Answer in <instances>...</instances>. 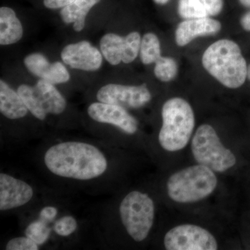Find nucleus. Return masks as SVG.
<instances>
[{
  "label": "nucleus",
  "mask_w": 250,
  "mask_h": 250,
  "mask_svg": "<svg viewBox=\"0 0 250 250\" xmlns=\"http://www.w3.org/2000/svg\"><path fill=\"white\" fill-rule=\"evenodd\" d=\"M154 1L156 4L164 5L167 4L170 0H154Z\"/></svg>",
  "instance_id": "c756f323"
},
{
  "label": "nucleus",
  "mask_w": 250,
  "mask_h": 250,
  "mask_svg": "<svg viewBox=\"0 0 250 250\" xmlns=\"http://www.w3.org/2000/svg\"><path fill=\"white\" fill-rule=\"evenodd\" d=\"M17 92L31 114L40 121L48 114H61L66 107L65 98L54 84L41 79L34 86L20 85Z\"/></svg>",
  "instance_id": "0eeeda50"
},
{
  "label": "nucleus",
  "mask_w": 250,
  "mask_h": 250,
  "mask_svg": "<svg viewBox=\"0 0 250 250\" xmlns=\"http://www.w3.org/2000/svg\"><path fill=\"white\" fill-rule=\"evenodd\" d=\"M217 184L218 179L213 170L202 165L192 166L170 177L167 194L174 202L192 203L209 196Z\"/></svg>",
  "instance_id": "20e7f679"
},
{
  "label": "nucleus",
  "mask_w": 250,
  "mask_h": 250,
  "mask_svg": "<svg viewBox=\"0 0 250 250\" xmlns=\"http://www.w3.org/2000/svg\"><path fill=\"white\" fill-rule=\"evenodd\" d=\"M6 250H38L39 245L30 238L26 237H17L8 242Z\"/></svg>",
  "instance_id": "b1692460"
},
{
  "label": "nucleus",
  "mask_w": 250,
  "mask_h": 250,
  "mask_svg": "<svg viewBox=\"0 0 250 250\" xmlns=\"http://www.w3.org/2000/svg\"><path fill=\"white\" fill-rule=\"evenodd\" d=\"M24 64L31 73L52 84L66 83L70 80V73L62 62H50L42 54H29L24 58Z\"/></svg>",
  "instance_id": "4468645a"
},
{
  "label": "nucleus",
  "mask_w": 250,
  "mask_h": 250,
  "mask_svg": "<svg viewBox=\"0 0 250 250\" xmlns=\"http://www.w3.org/2000/svg\"><path fill=\"white\" fill-rule=\"evenodd\" d=\"M34 195L30 185L5 173L0 174V210H7L22 207Z\"/></svg>",
  "instance_id": "ddd939ff"
},
{
  "label": "nucleus",
  "mask_w": 250,
  "mask_h": 250,
  "mask_svg": "<svg viewBox=\"0 0 250 250\" xmlns=\"http://www.w3.org/2000/svg\"><path fill=\"white\" fill-rule=\"evenodd\" d=\"M241 23L245 30L250 31V11L242 17Z\"/></svg>",
  "instance_id": "cd10ccee"
},
{
  "label": "nucleus",
  "mask_w": 250,
  "mask_h": 250,
  "mask_svg": "<svg viewBox=\"0 0 250 250\" xmlns=\"http://www.w3.org/2000/svg\"><path fill=\"white\" fill-rule=\"evenodd\" d=\"M51 230L43 220L34 222L27 227L25 235L36 244L42 245L48 239Z\"/></svg>",
  "instance_id": "4be33fe9"
},
{
  "label": "nucleus",
  "mask_w": 250,
  "mask_h": 250,
  "mask_svg": "<svg viewBox=\"0 0 250 250\" xmlns=\"http://www.w3.org/2000/svg\"><path fill=\"white\" fill-rule=\"evenodd\" d=\"M88 116L98 123L118 126L128 134H134L138 130V122L124 107L118 105L95 103L88 108Z\"/></svg>",
  "instance_id": "f8f14e48"
},
{
  "label": "nucleus",
  "mask_w": 250,
  "mask_h": 250,
  "mask_svg": "<svg viewBox=\"0 0 250 250\" xmlns=\"http://www.w3.org/2000/svg\"><path fill=\"white\" fill-rule=\"evenodd\" d=\"M155 62L154 72L158 80L168 82L177 76L178 67L173 59L161 57Z\"/></svg>",
  "instance_id": "412c9836"
},
{
  "label": "nucleus",
  "mask_w": 250,
  "mask_h": 250,
  "mask_svg": "<svg viewBox=\"0 0 250 250\" xmlns=\"http://www.w3.org/2000/svg\"><path fill=\"white\" fill-rule=\"evenodd\" d=\"M202 65L212 77L229 88H238L247 79L248 65L239 46L228 39L210 45L203 54Z\"/></svg>",
  "instance_id": "f03ea898"
},
{
  "label": "nucleus",
  "mask_w": 250,
  "mask_h": 250,
  "mask_svg": "<svg viewBox=\"0 0 250 250\" xmlns=\"http://www.w3.org/2000/svg\"><path fill=\"white\" fill-rule=\"evenodd\" d=\"M100 0H75L72 4L62 8L60 15L62 21L66 24L74 23L73 29L77 32L83 30L85 18L90 10Z\"/></svg>",
  "instance_id": "a211bd4d"
},
{
  "label": "nucleus",
  "mask_w": 250,
  "mask_h": 250,
  "mask_svg": "<svg viewBox=\"0 0 250 250\" xmlns=\"http://www.w3.org/2000/svg\"><path fill=\"white\" fill-rule=\"evenodd\" d=\"M77 228L76 220L73 217L67 215L56 222L54 229L59 236H68L75 232Z\"/></svg>",
  "instance_id": "5701e85b"
},
{
  "label": "nucleus",
  "mask_w": 250,
  "mask_h": 250,
  "mask_svg": "<svg viewBox=\"0 0 250 250\" xmlns=\"http://www.w3.org/2000/svg\"><path fill=\"white\" fill-rule=\"evenodd\" d=\"M46 167L59 177L90 180L100 177L107 169L103 153L92 145L65 142L52 146L46 152Z\"/></svg>",
  "instance_id": "f257e3e1"
},
{
  "label": "nucleus",
  "mask_w": 250,
  "mask_h": 250,
  "mask_svg": "<svg viewBox=\"0 0 250 250\" xmlns=\"http://www.w3.org/2000/svg\"><path fill=\"white\" fill-rule=\"evenodd\" d=\"M57 215V209L55 207H47L41 211V218L43 221H52Z\"/></svg>",
  "instance_id": "bb28decb"
},
{
  "label": "nucleus",
  "mask_w": 250,
  "mask_h": 250,
  "mask_svg": "<svg viewBox=\"0 0 250 250\" xmlns=\"http://www.w3.org/2000/svg\"><path fill=\"white\" fill-rule=\"evenodd\" d=\"M75 1V0H43V4L47 9H62Z\"/></svg>",
  "instance_id": "a878e982"
},
{
  "label": "nucleus",
  "mask_w": 250,
  "mask_h": 250,
  "mask_svg": "<svg viewBox=\"0 0 250 250\" xmlns=\"http://www.w3.org/2000/svg\"><path fill=\"white\" fill-rule=\"evenodd\" d=\"M61 56L69 66L83 71H96L103 64L101 52L85 41L65 46Z\"/></svg>",
  "instance_id": "9b49d317"
},
{
  "label": "nucleus",
  "mask_w": 250,
  "mask_h": 250,
  "mask_svg": "<svg viewBox=\"0 0 250 250\" xmlns=\"http://www.w3.org/2000/svg\"><path fill=\"white\" fill-rule=\"evenodd\" d=\"M28 108L20 96L2 80L0 81V111L11 120L20 119L27 116Z\"/></svg>",
  "instance_id": "dca6fc26"
},
{
  "label": "nucleus",
  "mask_w": 250,
  "mask_h": 250,
  "mask_svg": "<svg viewBox=\"0 0 250 250\" xmlns=\"http://www.w3.org/2000/svg\"><path fill=\"white\" fill-rule=\"evenodd\" d=\"M120 215L129 236L135 241H144L154 223V202L147 194L129 192L120 205Z\"/></svg>",
  "instance_id": "423d86ee"
},
{
  "label": "nucleus",
  "mask_w": 250,
  "mask_h": 250,
  "mask_svg": "<svg viewBox=\"0 0 250 250\" xmlns=\"http://www.w3.org/2000/svg\"><path fill=\"white\" fill-rule=\"evenodd\" d=\"M240 2L246 7H250V0H239Z\"/></svg>",
  "instance_id": "c85d7f7f"
},
{
  "label": "nucleus",
  "mask_w": 250,
  "mask_h": 250,
  "mask_svg": "<svg viewBox=\"0 0 250 250\" xmlns=\"http://www.w3.org/2000/svg\"><path fill=\"white\" fill-rule=\"evenodd\" d=\"M152 98L147 85H105L98 90L97 99L100 103L112 104L123 107L138 108L149 103Z\"/></svg>",
  "instance_id": "9d476101"
},
{
  "label": "nucleus",
  "mask_w": 250,
  "mask_h": 250,
  "mask_svg": "<svg viewBox=\"0 0 250 250\" xmlns=\"http://www.w3.org/2000/svg\"><path fill=\"white\" fill-rule=\"evenodd\" d=\"M23 36V28L16 12L9 7L0 8V44L9 45L18 42Z\"/></svg>",
  "instance_id": "f3484780"
},
{
  "label": "nucleus",
  "mask_w": 250,
  "mask_h": 250,
  "mask_svg": "<svg viewBox=\"0 0 250 250\" xmlns=\"http://www.w3.org/2000/svg\"><path fill=\"white\" fill-rule=\"evenodd\" d=\"M221 29V23L207 17L186 20L175 31L176 43L183 47L200 36L213 35Z\"/></svg>",
  "instance_id": "2eb2a0df"
},
{
  "label": "nucleus",
  "mask_w": 250,
  "mask_h": 250,
  "mask_svg": "<svg viewBox=\"0 0 250 250\" xmlns=\"http://www.w3.org/2000/svg\"><path fill=\"white\" fill-rule=\"evenodd\" d=\"M141 34L133 31L125 37L115 34H106L100 41V49L105 59L112 65L121 62L130 63L139 55Z\"/></svg>",
  "instance_id": "1a4fd4ad"
},
{
  "label": "nucleus",
  "mask_w": 250,
  "mask_h": 250,
  "mask_svg": "<svg viewBox=\"0 0 250 250\" xmlns=\"http://www.w3.org/2000/svg\"><path fill=\"white\" fill-rule=\"evenodd\" d=\"M160 41L153 33H147L141 39L140 58L145 65L156 62L160 57Z\"/></svg>",
  "instance_id": "6ab92c4d"
},
{
  "label": "nucleus",
  "mask_w": 250,
  "mask_h": 250,
  "mask_svg": "<svg viewBox=\"0 0 250 250\" xmlns=\"http://www.w3.org/2000/svg\"><path fill=\"white\" fill-rule=\"evenodd\" d=\"M205 5L208 14L216 16L221 12L223 7V0H200Z\"/></svg>",
  "instance_id": "393cba45"
},
{
  "label": "nucleus",
  "mask_w": 250,
  "mask_h": 250,
  "mask_svg": "<svg viewBox=\"0 0 250 250\" xmlns=\"http://www.w3.org/2000/svg\"><path fill=\"white\" fill-rule=\"evenodd\" d=\"M247 78L250 80V65L248 66V72H247Z\"/></svg>",
  "instance_id": "7c9ffc66"
},
{
  "label": "nucleus",
  "mask_w": 250,
  "mask_h": 250,
  "mask_svg": "<svg viewBox=\"0 0 250 250\" xmlns=\"http://www.w3.org/2000/svg\"><path fill=\"white\" fill-rule=\"evenodd\" d=\"M192 155L200 165L215 172H223L235 166L236 156L227 149L209 125L197 129L191 143Z\"/></svg>",
  "instance_id": "39448f33"
},
{
  "label": "nucleus",
  "mask_w": 250,
  "mask_h": 250,
  "mask_svg": "<svg viewBox=\"0 0 250 250\" xmlns=\"http://www.w3.org/2000/svg\"><path fill=\"white\" fill-rule=\"evenodd\" d=\"M178 13L186 20L206 18L208 15L200 0H179Z\"/></svg>",
  "instance_id": "aec40b11"
},
{
  "label": "nucleus",
  "mask_w": 250,
  "mask_h": 250,
  "mask_svg": "<svg viewBox=\"0 0 250 250\" xmlns=\"http://www.w3.org/2000/svg\"><path fill=\"white\" fill-rule=\"evenodd\" d=\"M162 119L159 134L161 147L168 152L184 149L190 141L195 126L191 106L184 99H170L163 106Z\"/></svg>",
  "instance_id": "7ed1b4c3"
},
{
  "label": "nucleus",
  "mask_w": 250,
  "mask_h": 250,
  "mask_svg": "<svg viewBox=\"0 0 250 250\" xmlns=\"http://www.w3.org/2000/svg\"><path fill=\"white\" fill-rule=\"evenodd\" d=\"M167 250H216L218 243L205 229L195 225H182L172 228L164 237Z\"/></svg>",
  "instance_id": "6e6552de"
}]
</instances>
